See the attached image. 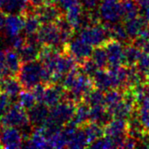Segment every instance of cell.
I'll use <instances>...</instances> for the list:
<instances>
[{
    "label": "cell",
    "instance_id": "cell-27",
    "mask_svg": "<svg viewBox=\"0 0 149 149\" xmlns=\"http://www.w3.org/2000/svg\"><path fill=\"white\" fill-rule=\"evenodd\" d=\"M142 51L132 43L124 45V65L135 66Z\"/></svg>",
    "mask_w": 149,
    "mask_h": 149
},
{
    "label": "cell",
    "instance_id": "cell-46",
    "mask_svg": "<svg viewBox=\"0 0 149 149\" xmlns=\"http://www.w3.org/2000/svg\"><path fill=\"white\" fill-rule=\"evenodd\" d=\"M147 95L149 97V85L148 86V88H147Z\"/></svg>",
    "mask_w": 149,
    "mask_h": 149
},
{
    "label": "cell",
    "instance_id": "cell-5",
    "mask_svg": "<svg viewBox=\"0 0 149 149\" xmlns=\"http://www.w3.org/2000/svg\"><path fill=\"white\" fill-rule=\"evenodd\" d=\"M93 51V46L79 38H77L75 39H72L69 43L65 44L62 47V52H65L70 53L78 65H80L85 59L91 58L92 53Z\"/></svg>",
    "mask_w": 149,
    "mask_h": 149
},
{
    "label": "cell",
    "instance_id": "cell-24",
    "mask_svg": "<svg viewBox=\"0 0 149 149\" xmlns=\"http://www.w3.org/2000/svg\"><path fill=\"white\" fill-rule=\"evenodd\" d=\"M80 127H82L83 130L85 131L86 135L87 137V140H88L90 145L93 141H95L100 139L101 137L105 136L104 127L98 124V123H96V122L88 121Z\"/></svg>",
    "mask_w": 149,
    "mask_h": 149
},
{
    "label": "cell",
    "instance_id": "cell-30",
    "mask_svg": "<svg viewBox=\"0 0 149 149\" xmlns=\"http://www.w3.org/2000/svg\"><path fill=\"white\" fill-rule=\"evenodd\" d=\"M63 129V128H62ZM48 146L51 148H67V137L63 132L60 130L52 135H51L47 139Z\"/></svg>",
    "mask_w": 149,
    "mask_h": 149
},
{
    "label": "cell",
    "instance_id": "cell-7",
    "mask_svg": "<svg viewBox=\"0 0 149 149\" xmlns=\"http://www.w3.org/2000/svg\"><path fill=\"white\" fill-rule=\"evenodd\" d=\"M24 139L21 131L14 127H0V145L2 148L15 149L23 148Z\"/></svg>",
    "mask_w": 149,
    "mask_h": 149
},
{
    "label": "cell",
    "instance_id": "cell-16",
    "mask_svg": "<svg viewBox=\"0 0 149 149\" xmlns=\"http://www.w3.org/2000/svg\"><path fill=\"white\" fill-rule=\"evenodd\" d=\"M126 31L131 38L133 40L145 28L148 26V22L142 17V16H138L134 18L126 20L124 23Z\"/></svg>",
    "mask_w": 149,
    "mask_h": 149
},
{
    "label": "cell",
    "instance_id": "cell-21",
    "mask_svg": "<svg viewBox=\"0 0 149 149\" xmlns=\"http://www.w3.org/2000/svg\"><path fill=\"white\" fill-rule=\"evenodd\" d=\"M90 108L91 107L86 103H85L84 101H81L79 104H77L74 115L72 119L70 120V122L78 127H82L84 124L89 121Z\"/></svg>",
    "mask_w": 149,
    "mask_h": 149
},
{
    "label": "cell",
    "instance_id": "cell-4",
    "mask_svg": "<svg viewBox=\"0 0 149 149\" xmlns=\"http://www.w3.org/2000/svg\"><path fill=\"white\" fill-rule=\"evenodd\" d=\"M98 12L103 23H117L122 21L120 0H100Z\"/></svg>",
    "mask_w": 149,
    "mask_h": 149
},
{
    "label": "cell",
    "instance_id": "cell-10",
    "mask_svg": "<svg viewBox=\"0 0 149 149\" xmlns=\"http://www.w3.org/2000/svg\"><path fill=\"white\" fill-rule=\"evenodd\" d=\"M35 14L42 24L55 23L65 12L57 5H43L34 9Z\"/></svg>",
    "mask_w": 149,
    "mask_h": 149
},
{
    "label": "cell",
    "instance_id": "cell-26",
    "mask_svg": "<svg viewBox=\"0 0 149 149\" xmlns=\"http://www.w3.org/2000/svg\"><path fill=\"white\" fill-rule=\"evenodd\" d=\"M94 86L103 92L112 89V82L107 69H99L92 78Z\"/></svg>",
    "mask_w": 149,
    "mask_h": 149
},
{
    "label": "cell",
    "instance_id": "cell-28",
    "mask_svg": "<svg viewBox=\"0 0 149 149\" xmlns=\"http://www.w3.org/2000/svg\"><path fill=\"white\" fill-rule=\"evenodd\" d=\"M105 100V92L94 87L92 90L88 91L83 97V101L89 105L90 107L94 106H104Z\"/></svg>",
    "mask_w": 149,
    "mask_h": 149
},
{
    "label": "cell",
    "instance_id": "cell-1",
    "mask_svg": "<svg viewBox=\"0 0 149 149\" xmlns=\"http://www.w3.org/2000/svg\"><path fill=\"white\" fill-rule=\"evenodd\" d=\"M43 64L39 60L22 63L19 72L17 76L23 89L31 90L42 81Z\"/></svg>",
    "mask_w": 149,
    "mask_h": 149
},
{
    "label": "cell",
    "instance_id": "cell-44",
    "mask_svg": "<svg viewBox=\"0 0 149 149\" xmlns=\"http://www.w3.org/2000/svg\"><path fill=\"white\" fill-rule=\"evenodd\" d=\"M141 51L142 52H148L149 53V40L144 45V46L142 47V49H141Z\"/></svg>",
    "mask_w": 149,
    "mask_h": 149
},
{
    "label": "cell",
    "instance_id": "cell-22",
    "mask_svg": "<svg viewBox=\"0 0 149 149\" xmlns=\"http://www.w3.org/2000/svg\"><path fill=\"white\" fill-rule=\"evenodd\" d=\"M124 90L112 88L108 91L105 92V100H104V107L107 111L111 114L112 110L123 100Z\"/></svg>",
    "mask_w": 149,
    "mask_h": 149
},
{
    "label": "cell",
    "instance_id": "cell-45",
    "mask_svg": "<svg viewBox=\"0 0 149 149\" xmlns=\"http://www.w3.org/2000/svg\"><path fill=\"white\" fill-rule=\"evenodd\" d=\"M147 81H148V84L149 85V72L147 74Z\"/></svg>",
    "mask_w": 149,
    "mask_h": 149
},
{
    "label": "cell",
    "instance_id": "cell-35",
    "mask_svg": "<svg viewBox=\"0 0 149 149\" xmlns=\"http://www.w3.org/2000/svg\"><path fill=\"white\" fill-rule=\"evenodd\" d=\"M12 100L6 93H0V118L11 106Z\"/></svg>",
    "mask_w": 149,
    "mask_h": 149
},
{
    "label": "cell",
    "instance_id": "cell-32",
    "mask_svg": "<svg viewBox=\"0 0 149 149\" xmlns=\"http://www.w3.org/2000/svg\"><path fill=\"white\" fill-rule=\"evenodd\" d=\"M79 66L83 73H85L86 75H87L91 78H93V76L99 70V67L97 66L95 62L92 59V58H88L85 59L80 65H79Z\"/></svg>",
    "mask_w": 149,
    "mask_h": 149
},
{
    "label": "cell",
    "instance_id": "cell-43",
    "mask_svg": "<svg viewBox=\"0 0 149 149\" xmlns=\"http://www.w3.org/2000/svg\"><path fill=\"white\" fill-rule=\"evenodd\" d=\"M135 1H136V2L138 3V4H139L141 7H142V8L148 6L149 4V0H135Z\"/></svg>",
    "mask_w": 149,
    "mask_h": 149
},
{
    "label": "cell",
    "instance_id": "cell-23",
    "mask_svg": "<svg viewBox=\"0 0 149 149\" xmlns=\"http://www.w3.org/2000/svg\"><path fill=\"white\" fill-rule=\"evenodd\" d=\"M40 46L25 43L20 49H18L17 52L19 55V58L22 63H27V62L38 60Z\"/></svg>",
    "mask_w": 149,
    "mask_h": 149
},
{
    "label": "cell",
    "instance_id": "cell-13",
    "mask_svg": "<svg viewBox=\"0 0 149 149\" xmlns=\"http://www.w3.org/2000/svg\"><path fill=\"white\" fill-rule=\"evenodd\" d=\"M127 127V120L123 119H113L104 127L105 136L113 139L126 137Z\"/></svg>",
    "mask_w": 149,
    "mask_h": 149
},
{
    "label": "cell",
    "instance_id": "cell-19",
    "mask_svg": "<svg viewBox=\"0 0 149 149\" xmlns=\"http://www.w3.org/2000/svg\"><path fill=\"white\" fill-rule=\"evenodd\" d=\"M34 7H31V9L27 11V13L23 16L24 17V33L25 36L36 34L41 26V22L38 17L35 14Z\"/></svg>",
    "mask_w": 149,
    "mask_h": 149
},
{
    "label": "cell",
    "instance_id": "cell-38",
    "mask_svg": "<svg viewBox=\"0 0 149 149\" xmlns=\"http://www.w3.org/2000/svg\"><path fill=\"white\" fill-rule=\"evenodd\" d=\"M139 118L145 130L149 131V110L139 108Z\"/></svg>",
    "mask_w": 149,
    "mask_h": 149
},
{
    "label": "cell",
    "instance_id": "cell-14",
    "mask_svg": "<svg viewBox=\"0 0 149 149\" xmlns=\"http://www.w3.org/2000/svg\"><path fill=\"white\" fill-rule=\"evenodd\" d=\"M29 0H3L1 10L7 14H17L24 16L31 9Z\"/></svg>",
    "mask_w": 149,
    "mask_h": 149
},
{
    "label": "cell",
    "instance_id": "cell-18",
    "mask_svg": "<svg viewBox=\"0 0 149 149\" xmlns=\"http://www.w3.org/2000/svg\"><path fill=\"white\" fill-rule=\"evenodd\" d=\"M29 148H49L47 139L45 138L42 127H34L31 135L23 146Z\"/></svg>",
    "mask_w": 149,
    "mask_h": 149
},
{
    "label": "cell",
    "instance_id": "cell-39",
    "mask_svg": "<svg viewBox=\"0 0 149 149\" xmlns=\"http://www.w3.org/2000/svg\"><path fill=\"white\" fill-rule=\"evenodd\" d=\"M79 0H58L57 2V5L64 11H65L67 9H69L70 7L79 3Z\"/></svg>",
    "mask_w": 149,
    "mask_h": 149
},
{
    "label": "cell",
    "instance_id": "cell-40",
    "mask_svg": "<svg viewBox=\"0 0 149 149\" xmlns=\"http://www.w3.org/2000/svg\"><path fill=\"white\" fill-rule=\"evenodd\" d=\"M5 19H6V14L0 10V33L3 31L4 29V24H5Z\"/></svg>",
    "mask_w": 149,
    "mask_h": 149
},
{
    "label": "cell",
    "instance_id": "cell-42",
    "mask_svg": "<svg viewBox=\"0 0 149 149\" xmlns=\"http://www.w3.org/2000/svg\"><path fill=\"white\" fill-rule=\"evenodd\" d=\"M143 12H142V17L149 23V4L148 6L143 8Z\"/></svg>",
    "mask_w": 149,
    "mask_h": 149
},
{
    "label": "cell",
    "instance_id": "cell-17",
    "mask_svg": "<svg viewBox=\"0 0 149 149\" xmlns=\"http://www.w3.org/2000/svg\"><path fill=\"white\" fill-rule=\"evenodd\" d=\"M22 61L17 52L11 48L5 50V65L10 76H17L21 68Z\"/></svg>",
    "mask_w": 149,
    "mask_h": 149
},
{
    "label": "cell",
    "instance_id": "cell-8",
    "mask_svg": "<svg viewBox=\"0 0 149 149\" xmlns=\"http://www.w3.org/2000/svg\"><path fill=\"white\" fill-rule=\"evenodd\" d=\"M37 36L40 45H52L61 49L62 44L60 40V35L58 27L54 23L41 24L39 30L37 32Z\"/></svg>",
    "mask_w": 149,
    "mask_h": 149
},
{
    "label": "cell",
    "instance_id": "cell-37",
    "mask_svg": "<svg viewBox=\"0 0 149 149\" xmlns=\"http://www.w3.org/2000/svg\"><path fill=\"white\" fill-rule=\"evenodd\" d=\"M9 71L5 65V50L0 46V77L9 76Z\"/></svg>",
    "mask_w": 149,
    "mask_h": 149
},
{
    "label": "cell",
    "instance_id": "cell-15",
    "mask_svg": "<svg viewBox=\"0 0 149 149\" xmlns=\"http://www.w3.org/2000/svg\"><path fill=\"white\" fill-rule=\"evenodd\" d=\"M24 17L22 15L17 14H7L4 24V34L5 36H16L20 34L24 29Z\"/></svg>",
    "mask_w": 149,
    "mask_h": 149
},
{
    "label": "cell",
    "instance_id": "cell-2",
    "mask_svg": "<svg viewBox=\"0 0 149 149\" xmlns=\"http://www.w3.org/2000/svg\"><path fill=\"white\" fill-rule=\"evenodd\" d=\"M0 124L3 127H14L18 129L31 125L28 113L18 102L13 103L7 112L0 118Z\"/></svg>",
    "mask_w": 149,
    "mask_h": 149
},
{
    "label": "cell",
    "instance_id": "cell-36",
    "mask_svg": "<svg viewBox=\"0 0 149 149\" xmlns=\"http://www.w3.org/2000/svg\"><path fill=\"white\" fill-rule=\"evenodd\" d=\"M45 87H46V85H45L43 83H39V84H38L37 86H35L31 90L33 93V94H34V96H35L38 103H43Z\"/></svg>",
    "mask_w": 149,
    "mask_h": 149
},
{
    "label": "cell",
    "instance_id": "cell-34",
    "mask_svg": "<svg viewBox=\"0 0 149 149\" xmlns=\"http://www.w3.org/2000/svg\"><path fill=\"white\" fill-rule=\"evenodd\" d=\"M135 66L141 73L147 76L149 72V53L142 52Z\"/></svg>",
    "mask_w": 149,
    "mask_h": 149
},
{
    "label": "cell",
    "instance_id": "cell-12",
    "mask_svg": "<svg viewBox=\"0 0 149 149\" xmlns=\"http://www.w3.org/2000/svg\"><path fill=\"white\" fill-rule=\"evenodd\" d=\"M28 116L33 127H42L49 117L50 108L44 103H37L32 108L28 110Z\"/></svg>",
    "mask_w": 149,
    "mask_h": 149
},
{
    "label": "cell",
    "instance_id": "cell-9",
    "mask_svg": "<svg viewBox=\"0 0 149 149\" xmlns=\"http://www.w3.org/2000/svg\"><path fill=\"white\" fill-rule=\"evenodd\" d=\"M103 45L107 54L108 67L124 65V45L122 43L110 38Z\"/></svg>",
    "mask_w": 149,
    "mask_h": 149
},
{
    "label": "cell",
    "instance_id": "cell-11",
    "mask_svg": "<svg viewBox=\"0 0 149 149\" xmlns=\"http://www.w3.org/2000/svg\"><path fill=\"white\" fill-rule=\"evenodd\" d=\"M65 92V88L60 84L47 85L45 91L43 103L49 108L55 107L63 100Z\"/></svg>",
    "mask_w": 149,
    "mask_h": 149
},
{
    "label": "cell",
    "instance_id": "cell-31",
    "mask_svg": "<svg viewBox=\"0 0 149 149\" xmlns=\"http://www.w3.org/2000/svg\"><path fill=\"white\" fill-rule=\"evenodd\" d=\"M17 100H18L17 102L27 111L32 108L38 103L33 93L31 90H24V89H23V91L19 93L17 97Z\"/></svg>",
    "mask_w": 149,
    "mask_h": 149
},
{
    "label": "cell",
    "instance_id": "cell-41",
    "mask_svg": "<svg viewBox=\"0 0 149 149\" xmlns=\"http://www.w3.org/2000/svg\"><path fill=\"white\" fill-rule=\"evenodd\" d=\"M29 3L32 7L38 8V7L45 5V0H29Z\"/></svg>",
    "mask_w": 149,
    "mask_h": 149
},
{
    "label": "cell",
    "instance_id": "cell-3",
    "mask_svg": "<svg viewBox=\"0 0 149 149\" xmlns=\"http://www.w3.org/2000/svg\"><path fill=\"white\" fill-rule=\"evenodd\" d=\"M79 38L92 45L93 47L103 45L108 39H110L107 26L103 22L93 24L80 29Z\"/></svg>",
    "mask_w": 149,
    "mask_h": 149
},
{
    "label": "cell",
    "instance_id": "cell-29",
    "mask_svg": "<svg viewBox=\"0 0 149 149\" xmlns=\"http://www.w3.org/2000/svg\"><path fill=\"white\" fill-rule=\"evenodd\" d=\"M92 59L95 62L99 69H107L108 65V58L106 49L104 45H98L93 47V51L91 56Z\"/></svg>",
    "mask_w": 149,
    "mask_h": 149
},
{
    "label": "cell",
    "instance_id": "cell-20",
    "mask_svg": "<svg viewBox=\"0 0 149 149\" xmlns=\"http://www.w3.org/2000/svg\"><path fill=\"white\" fill-rule=\"evenodd\" d=\"M90 144L82 127H78L67 138L68 148H89Z\"/></svg>",
    "mask_w": 149,
    "mask_h": 149
},
{
    "label": "cell",
    "instance_id": "cell-25",
    "mask_svg": "<svg viewBox=\"0 0 149 149\" xmlns=\"http://www.w3.org/2000/svg\"><path fill=\"white\" fill-rule=\"evenodd\" d=\"M122 20L134 18L141 14V6L135 0H120Z\"/></svg>",
    "mask_w": 149,
    "mask_h": 149
},
{
    "label": "cell",
    "instance_id": "cell-6",
    "mask_svg": "<svg viewBox=\"0 0 149 149\" xmlns=\"http://www.w3.org/2000/svg\"><path fill=\"white\" fill-rule=\"evenodd\" d=\"M76 104L70 100H63L55 107L50 108L49 118L61 127H64L73 117Z\"/></svg>",
    "mask_w": 149,
    "mask_h": 149
},
{
    "label": "cell",
    "instance_id": "cell-33",
    "mask_svg": "<svg viewBox=\"0 0 149 149\" xmlns=\"http://www.w3.org/2000/svg\"><path fill=\"white\" fill-rule=\"evenodd\" d=\"M89 148H116L115 141L113 138L108 136H103L100 139L93 141Z\"/></svg>",
    "mask_w": 149,
    "mask_h": 149
}]
</instances>
